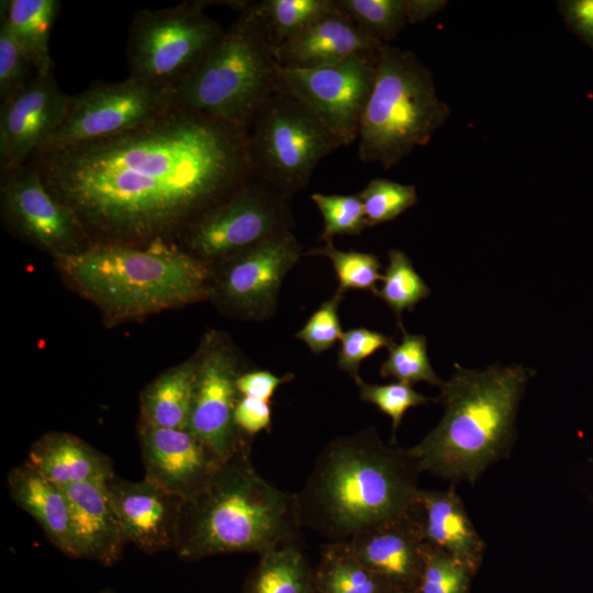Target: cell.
I'll use <instances>...</instances> for the list:
<instances>
[{
	"instance_id": "34",
	"label": "cell",
	"mask_w": 593,
	"mask_h": 593,
	"mask_svg": "<svg viewBox=\"0 0 593 593\" xmlns=\"http://www.w3.org/2000/svg\"><path fill=\"white\" fill-rule=\"evenodd\" d=\"M475 572L448 552L426 544L417 593H470Z\"/></svg>"
},
{
	"instance_id": "19",
	"label": "cell",
	"mask_w": 593,
	"mask_h": 593,
	"mask_svg": "<svg viewBox=\"0 0 593 593\" xmlns=\"http://www.w3.org/2000/svg\"><path fill=\"white\" fill-rule=\"evenodd\" d=\"M344 542L367 569L392 588L416 589L424 566L426 541L411 510L361 529Z\"/></svg>"
},
{
	"instance_id": "23",
	"label": "cell",
	"mask_w": 593,
	"mask_h": 593,
	"mask_svg": "<svg viewBox=\"0 0 593 593\" xmlns=\"http://www.w3.org/2000/svg\"><path fill=\"white\" fill-rule=\"evenodd\" d=\"M26 461L59 486L108 482L114 474L111 459L79 437L52 432L31 446Z\"/></svg>"
},
{
	"instance_id": "45",
	"label": "cell",
	"mask_w": 593,
	"mask_h": 593,
	"mask_svg": "<svg viewBox=\"0 0 593 593\" xmlns=\"http://www.w3.org/2000/svg\"><path fill=\"white\" fill-rule=\"evenodd\" d=\"M385 593H417L415 590H406V589H392Z\"/></svg>"
},
{
	"instance_id": "20",
	"label": "cell",
	"mask_w": 593,
	"mask_h": 593,
	"mask_svg": "<svg viewBox=\"0 0 593 593\" xmlns=\"http://www.w3.org/2000/svg\"><path fill=\"white\" fill-rule=\"evenodd\" d=\"M70 511L74 558L112 566L127 542L107 482H82L61 486Z\"/></svg>"
},
{
	"instance_id": "43",
	"label": "cell",
	"mask_w": 593,
	"mask_h": 593,
	"mask_svg": "<svg viewBox=\"0 0 593 593\" xmlns=\"http://www.w3.org/2000/svg\"><path fill=\"white\" fill-rule=\"evenodd\" d=\"M568 27L593 51V0L559 1Z\"/></svg>"
},
{
	"instance_id": "12",
	"label": "cell",
	"mask_w": 593,
	"mask_h": 593,
	"mask_svg": "<svg viewBox=\"0 0 593 593\" xmlns=\"http://www.w3.org/2000/svg\"><path fill=\"white\" fill-rule=\"evenodd\" d=\"M378 51L313 68L278 64V89L304 104L340 146H349L358 138L373 87Z\"/></svg>"
},
{
	"instance_id": "44",
	"label": "cell",
	"mask_w": 593,
	"mask_h": 593,
	"mask_svg": "<svg viewBox=\"0 0 593 593\" xmlns=\"http://www.w3.org/2000/svg\"><path fill=\"white\" fill-rule=\"evenodd\" d=\"M445 4L446 1L440 0H407L409 24L427 20Z\"/></svg>"
},
{
	"instance_id": "39",
	"label": "cell",
	"mask_w": 593,
	"mask_h": 593,
	"mask_svg": "<svg viewBox=\"0 0 593 593\" xmlns=\"http://www.w3.org/2000/svg\"><path fill=\"white\" fill-rule=\"evenodd\" d=\"M343 298V293L335 291L333 296L324 301L294 335L312 353H324L340 339L344 331L340 325L338 309Z\"/></svg>"
},
{
	"instance_id": "21",
	"label": "cell",
	"mask_w": 593,
	"mask_h": 593,
	"mask_svg": "<svg viewBox=\"0 0 593 593\" xmlns=\"http://www.w3.org/2000/svg\"><path fill=\"white\" fill-rule=\"evenodd\" d=\"M382 45L337 5L295 37L276 46L275 58L282 67L313 68L373 53Z\"/></svg>"
},
{
	"instance_id": "30",
	"label": "cell",
	"mask_w": 593,
	"mask_h": 593,
	"mask_svg": "<svg viewBox=\"0 0 593 593\" xmlns=\"http://www.w3.org/2000/svg\"><path fill=\"white\" fill-rule=\"evenodd\" d=\"M388 258L389 264L382 276V286L377 288L373 294L384 301L395 313L402 328V313L413 311L419 301L430 294V290L403 250L391 249Z\"/></svg>"
},
{
	"instance_id": "14",
	"label": "cell",
	"mask_w": 593,
	"mask_h": 593,
	"mask_svg": "<svg viewBox=\"0 0 593 593\" xmlns=\"http://www.w3.org/2000/svg\"><path fill=\"white\" fill-rule=\"evenodd\" d=\"M304 256L301 244L288 232L221 260L212 271L211 294L242 317L269 320L278 307L281 284Z\"/></svg>"
},
{
	"instance_id": "37",
	"label": "cell",
	"mask_w": 593,
	"mask_h": 593,
	"mask_svg": "<svg viewBox=\"0 0 593 593\" xmlns=\"http://www.w3.org/2000/svg\"><path fill=\"white\" fill-rule=\"evenodd\" d=\"M359 398L376 405L392 419L393 434L396 432L405 412L415 406L425 405L432 400L415 391L412 385L403 382L389 384H371L358 377L354 379Z\"/></svg>"
},
{
	"instance_id": "31",
	"label": "cell",
	"mask_w": 593,
	"mask_h": 593,
	"mask_svg": "<svg viewBox=\"0 0 593 593\" xmlns=\"http://www.w3.org/2000/svg\"><path fill=\"white\" fill-rule=\"evenodd\" d=\"M367 35L388 44L409 24L407 0H336Z\"/></svg>"
},
{
	"instance_id": "24",
	"label": "cell",
	"mask_w": 593,
	"mask_h": 593,
	"mask_svg": "<svg viewBox=\"0 0 593 593\" xmlns=\"http://www.w3.org/2000/svg\"><path fill=\"white\" fill-rule=\"evenodd\" d=\"M7 485L12 501L36 521L49 541L74 558L69 502L64 489L27 461L8 473Z\"/></svg>"
},
{
	"instance_id": "10",
	"label": "cell",
	"mask_w": 593,
	"mask_h": 593,
	"mask_svg": "<svg viewBox=\"0 0 593 593\" xmlns=\"http://www.w3.org/2000/svg\"><path fill=\"white\" fill-rule=\"evenodd\" d=\"M292 195L253 175L186 233L189 253L211 265L291 232Z\"/></svg>"
},
{
	"instance_id": "6",
	"label": "cell",
	"mask_w": 593,
	"mask_h": 593,
	"mask_svg": "<svg viewBox=\"0 0 593 593\" xmlns=\"http://www.w3.org/2000/svg\"><path fill=\"white\" fill-rule=\"evenodd\" d=\"M237 18L174 92L177 105L244 131L278 89L275 43L257 1Z\"/></svg>"
},
{
	"instance_id": "7",
	"label": "cell",
	"mask_w": 593,
	"mask_h": 593,
	"mask_svg": "<svg viewBox=\"0 0 593 593\" xmlns=\"http://www.w3.org/2000/svg\"><path fill=\"white\" fill-rule=\"evenodd\" d=\"M428 67L411 51L383 44L358 130V157L390 169L428 144L447 121Z\"/></svg>"
},
{
	"instance_id": "38",
	"label": "cell",
	"mask_w": 593,
	"mask_h": 593,
	"mask_svg": "<svg viewBox=\"0 0 593 593\" xmlns=\"http://www.w3.org/2000/svg\"><path fill=\"white\" fill-rule=\"evenodd\" d=\"M36 76L30 57L8 29L0 24V101L7 102Z\"/></svg>"
},
{
	"instance_id": "18",
	"label": "cell",
	"mask_w": 593,
	"mask_h": 593,
	"mask_svg": "<svg viewBox=\"0 0 593 593\" xmlns=\"http://www.w3.org/2000/svg\"><path fill=\"white\" fill-rule=\"evenodd\" d=\"M127 542L146 553L176 550L184 501L143 479L107 482Z\"/></svg>"
},
{
	"instance_id": "1",
	"label": "cell",
	"mask_w": 593,
	"mask_h": 593,
	"mask_svg": "<svg viewBox=\"0 0 593 593\" xmlns=\"http://www.w3.org/2000/svg\"><path fill=\"white\" fill-rule=\"evenodd\" d=\"M27 163L87 235L131 245L184 234L253 176L246 131L175 103L130 132L40 148Z\"/></svg>"
},
{
	"instance_id": "27",
	"label": "cell",
	"mask_w": 593,
	"mask_h": 593,
	"mask_svg": "<svg viewBox=\"0 0 593 593\" xmlns=\"http://www.w3.org/2000/svg\"><path fill=\"white\" fill-rule=\"evenodd\" d=\"M243 593H315L313 569L300 542L260 555L245 581Z\"/></svg>"
},
{
	"instance_id": "40",
	"label": "cell",
	"mask_w": 593,
	"mask_h": 593,
	"mask_svg": "<svg viewBox=\"0 0 593 593\" xmlns=\"http://www.w3.org/2000/svg\"><path fill=\"white\" fill-rule=\"evenodd\" d=\"M337 353L338 369L353 379L359 376L360 363L382 348H391L395 342L392 337L366 327L344 331Z\"/></svg>"
},
{
	"instance_id": "13",
	"label": "cell",
	"mask_w": 593,
	"mask_h": 593,
	"mask_svg": "<svg viewBox=\"0 0 593 593\" xmlns=\"http://www.w3.org/2000/svg\"><path fill=\"white\" fill-rule=\"evenodd\" d=\"M198 373L188 428L222 460L251 450V438L235 425L234 410L242 396L237 378L245 371L228 340L206 336L198 354Z\"/></svg>"
},
{
	"instance_id": "3",
	"label": "cell",
	"mask_w": 593,
	"mask_h": 593,
	"mask_svg": "<svg viewBox=\"0 0 593 593\" xmlns=\"http://www.w3.org/2000/svg\"><path fill=\"white\" fill-rule=\"evenodd\" d=\"M533 371L522 365L472 370L455 365L439 388L444 415L417 445L409 448L419 468L450 485H473L494 463L507 458L516 440V416Z\"/></svg>"
},
{
	"instance_id": "15",
	"label": "cell",
	"mask_w": 593,
	"mask_h": 593,
	"mask_svg": "<svg viewBox=\"0 0 593 593\" xmlns=\"http://www.w3.org/2000/svg\"><path fill=\"white\" fill-rule=\"evenodd\" d=\"M0 191L4 216L21 236L56 255L86 248L88 235L77 216L29 163L1 172Z\"/></svg>"
},
{
	"instance_id": "2",
	"label": "cell",
	"mask_w": 593,
	"mask_h": 593,
	"mask_svg": "<svg viewBox=\"0 0 593 593\" xmlns=\"http://www.w3.org/2000/svg\"><path fill=\"white\" fill-rule=\"evenodd\" d=\"M422 470L410 449L387 445L374 427L331 440L296 493L302 526L348 540L357 532L407 513Z\"/></svg>"
},
{
	"instance_id": "25",
	"label": "cell",
	"mask_w": 593,
	"mask_h": 593,
	"mask_svg": "<svg viewBox=\"0 0 593 593\" xmlns=\"http://www.w3.org/2000/svg\"><path fill=\"white\" fill-rule=\"evenodd\" d=\"M198 373V356L154 380L141 398L142 421L157 427L187 429Z\"/></svg>"
},
{
	"instance_id": "28",
	"label": "cell",
	"mask_w": 593,
	"mask_h": 593,
	"mask_svg": "<svg viewBox=\"0 0 593 593\" xmlns=\"http://www.w3.org/2000/svg\"><path fill=\"white\" fill-rule=\"evenodd\" d=\"M315 593H385L394 588L367 569L344 541L325 545L313 569Z\"/></svg>"
},
{
	"instance_id": "36",
	"label": "cell",
	"mask_w": 593,
	"mask_h": 593,
	"mask_svg": "<svg viewBox=\"0 0 593 593\" xmlns=\"http://www.w3.org/2000/svg\"><path fill=\"white\" fill-rule=\"evenodd\" d=\"M311 200L323 219L320 238L333 242L336 235H358L368 227L363 205L358 194L312 193Z\"/></svg>"
},
{
	"instance_id": "42",
	"label": "cell",
	"mask_w": 593,
	"mask_h": 593,
	"mask_svg": "<svg viewBox=\"0 0 593 593\" xmlns=\"http://www.w3.org/2000/svg\"><path fill=\"white\" fill-rule=\"evenodd\" d=\"M292 373L281 377L268 370H247L243 372L236 381V387L240 395L256 398L270 402L276 390L284 383L293 380Z\"/></svg>"
},
{
	"instance_id": "26",
	"label": "cell",
	"mask_w": 593,
	"mask_h": 593,
	"mask_svg": "<svg viewBox=\"0 0 593 593\" xmlns=\"http://www.w3.org/2000/svg\"><path fill=\"white\" fill-rule=\"evenodd\" d=\"M57 0H2L0 24L4 25L33 63L36 75L54 72L49 53L52 27L58 16Z\"/></svg>"
},
{
	"instance_id": "16",
	"label": "cell",
	"mask_w": 593,
	"mask_h": 593,
	"mask_svg": "<svg viewBox=\"0 0 593 593\" xmlns=\"http://www.w3.org/2000/svg\"><path fill=\"white\" fill-rule=\"evenodd\" d=\"M71 96L54 72L36 75L0 107V172L21 167L63 123Z\"/></svg>"
},
{
	"instance_id": "11",
	"label": "cell",
	"mask_w": 593,
	"mask_h": 593,
	"mask_svg": "<svg viewBox=\"0 0 593 593\" xmlns=\"http://www.w3.org/2000/svg\"><path fill=\"white\" fill-rule=\"evenodd\" d=\"M174 92L131 77L93 82L71 96L63 123L40 148L96 142L130 132L171 108Z\"/></svg>"
},
{
	"instance_id": "22",
	"label": "cell",
	"mask_w": 593,
	"mask_h": 593,
	"mask_svg": "<svg viewBox=\"0 0 593 593\" xmlns=\"http://www.w3.org/2000/svg\"><path fill=\"white\" fill-rule=\"evenodd\" d=\"M411 512L417 519L426 544L439 548L468 564L480 568L485 541L478 533L455 485L446 490L419 489Z\"/></svg>"
},
{
	"instance_id": "4",
	"label": "cell",
	"mask_w": 593,
	"mask_h": 593,
	"mask_svg": "<svg viewBox=\"0 0 593 593\" xmlns=\"http://www.w3.org/2000/svg\"><path fill=\"white\" fill-rule=\"evenodd\" d=\"M302 527L296 493L265 480L250 450L223 461L208 485L184 502L179 558L194 561L224 553H258L300 542Z\"/></svg>"
},
{
	"instance_id": "29",
	"label": "cell",
	"mask_w": 593,
	"mask_h": 593,
	"mask_svg": "<svg viewBox=\"0 0 593 593\" xmlns=\"http://www.w3.org/2000/svg\"><path fill=\"white\" fill-rule=\"evenodd\" d=\"M257 4L275 47L295 37L337 8L336 0H261Z\"/></svg>"
},
{
	"instance_id": "32",
	"label": "cell",
	"mask_w": 593,
	"mask_h": 593,
	"mask_svg": "<svg viewBox=\"0 0 593 593\" xmlns=\"http://www.w3.org/2000/svg\"><path fill=\"white\" fill-rule=\"evenodd\" d=\"M401 329L402 339L389 348L388 357L380 367L381 377L394 378L410 385L427 382L440 388L444 381L432 368L426 338L419 334H409L404 327Z\"/></svg>"
},
{
	"instance_id": "17",
	"label": "cell",
	"mask_w": 593,
	"mask_h": 593,
	"mask_svg": "<svg viewBox=\"0 0 593 593\" xmlns=\"http://www.w3.org/2000/svg\"><path fill=\"white\" fill-rule=\"evenodd\" d=\"M144 479L187 502L211 481L223 461L189 429L141 422L138 430Z\"/></svg>"
},
{
	"instance_id": "35",
	"label": "cell",
	"mask_w": 593,
	"mask_h": 593,
	"mask_svg": "<svg viewBox=\"0 0 593 593\" xmlns=\"http://www.w3.org/2000/svg\"><path fill=\"white\" fill-rule=\"evenodd\" d=\"M358 195L368 227L396 219L417 202L414 186L383 178L371 179Z\"/></svg>"
},
{
	"instance_id": "33",
	"label": "cell",
	"mask_w": 593,
	"mask_h": 593,
	"mask_svg": "<svg viewBox=\"0 0 593 593\" xmlns=\"http://www.w3.org/2000/svg\"><path fill=\"white\" fill-rule=\"evenodd\" d=\"M304 255L323 256L331 260L338 281L336 291L343 294L348 290H367L373 293L377 282L382 280L380 260L370 253L342 250L336 248L333 242H327Z\"/></svg>"
},
{
	"instance_id": "9",
	"label": "cell",
	"mask_w": 593,
	"mask_h": 593,
	"mask_svg": "<svg viewBox=\"0 0 593 593\" xmlns=\"http://www.w3.org/2000/svg\"><path fill=\"white\" fill-rule=\"evenodd\" d=\"M191 1L134 14L126 44L128 77L175 89L198 67L224 30Z\"/></svg>"
},
{
	"instance_id": "5",
	"label": "cell",
	"mask_w": 593,
	"mask_h": 593,
	"mask_svg": "<svg viewBox=\"0 0 593 593\" xmlns=\"http://www.w3.org/2000/svg\"><path fill=\"white\" fill-rule=\"evenodd\" d=\"M56 258L77 289L115 317L142 316L211 294V265L165 240L94 243Z\"/></svg>"
},
{
	"instance_id": "8",
	"label": "cell",
	"mask_w": 593,
	"mask_h": 593,
	"mask_svg": "<svg viewBox=\"0 0 593 593\" xmlns=\"http://www.w3.org/2000/svg\"><path fill=\"white\" fill-rule=\"evenodd\" d=\"M253 175L290 195L304 189L318 163L340 144L298 99L277 89L246 130Z\"/></svg>"
},
{
	"instance_id": "41",
	"label": "cell",
	"mask_w": 593,
	"mask_h": 593,
	"mask_svg": "<svg viewBox=\"0 0 593 593\" xmlns=\"http://www.w3.org/2000/svg\"><path fill=\"white\" fill-rule=\"evenodd\" d=\"M234 422L236 427L249 438L261 430L270 432V402L242 395L234 410Z\"/></svg>"
},
{
	"instance_id": "46",
	"label": "cell",
	"mask_w": 593,
	"mask_h": 593,
	"mask_svg": "<svg viewBox=\"0 0 593 593\" xmlns=\"http://www.w3.org/2000/svg\"><path fill=\"white\" fill-rule=\"evenodd\" d=\"M98 593H114L111 589H104Z\"/></svg>"
}]
</instances>
